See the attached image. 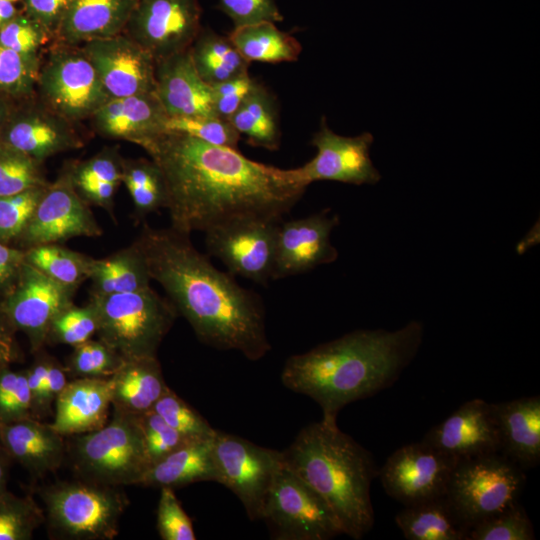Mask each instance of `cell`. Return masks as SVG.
Here are the masks:
<instances>
[{
    "instance_id": "33",
    "label": "cell",
    "mask_w": 540,
    "mask_h": 540,
    "mask_svg": "<svg viewBox=\"0 0 540 540\" xmlns=\"http://www.w3.org/2000/svg\"><path fill=\"white\" fill-rule=\"evenodd\" d=\"M229 121L240 135L247 137L250 145L271 151L279 148L277 103L261 83H255Z\"/></svg>"
},
{
    "instance_id": "2",
    "label": "cell",
    "mask_w": 540,
    "mask_h": 540,
    "mask_svg": "<svg viewBox=\"0 0 540 540\" xmlns=\"http://www.w3.org/2000/svg\"><path fill=\"white\" fill-rule=\"evenodd\" d=\"M189 236L145 224L133 244L151 280L161 285L201 342L239 351L251 361L263 358L271 345L261 298L241 287L229 272L218 270Z\"/></svg>"
},
{
    "instance_id": "43",
    "label": "cell",
    "mask_w": 540,
    "mask_h": 540,
    "mask_svg": "<svg viewBox=\"0 0 540 540\" xmlns=\"http://www.w3.org/2000/svg\"><path fill=\"white\" fill-rule=\"evenodd\" d=\"M97 315L88 301L85 306L74 303L60 312L50 325L46 343L72 347L91 339L97 332Z\"/></svg>"
},
{
    "instance_id": "35",
    "label": "cell",
    "mask_w": 540,
    "mask_h": 540,
    "mask_svg": "<svg viewBox=\"0 0 540 540\" xmlns=\"http://www.w3.org/2000/svg\"><path fill=\"white\" fill-rule=\"evenodd\" d=\"M122 182L132 199L137 221L166 208L167 189L164 176L152 159H123Z\"/></svg>"
},
{
    "instance_id": "37",
    "label": "cell",
    "mask_w": 540,
    "mask_h": 540,
    "mask_svg": "<svg viewBox=\"0 0 540 540\" xmlns=\"http://www.w3.org/2000/svg\"><path fill=\"white\" fill-rule=\"evenodd\" d=\"M48 183L43 162L0 141V197Z\"/></svg>"
},
{
    "instance_id": "27",
    "label": "cell",
    "mask_w": 540,
    "mask_h": 540,
    "mask_svg": "<svg viewBox=\"0 0 540 540\" xmlns=\"http://www.w3.org/2000/svg\"><path fill=\"white\" fill-rule=\"evenodd\" d=\"M137 0H73L55 42L80 46L123 33Z\"/></svg>"
},
{
    "instance_id": "1",
    "label": "cell",
    "mask_w": 540,
    "mask_h": 540,
    "mask_svg": "<svg viewBox=\"0 0 540 540\" xmlns=\"http://www.w3.org/2000/svg\"><path fill=\"white\" fill-rule=\"evenodd\" d=\"M142 148L159 166L167 189L171 228L190 235L246 214L283 218L306 187L293 169L246 158L237 149L172 131Z\"/></svg>"
},
{
    "instance_id": "11",
    "label": "cell",
    "mask_w": 540,
    "mask_h": 540,
    "mask_svg": "<svg viewBox=\"0 0 540 540\" xmlns=\"http://www.w3.org/2000/svg\"><path fill=\"white\" fill-rule=\"evenodd\" d=\"M282 220L257 214L226 219L204 231L207 251L220 259L233 276L265 285L272 280L276 238Z\"/></svg>"
},
{
    "instance_id": "23",
    "label": "cell",
    "mask_w": 540,
    "mask_h": 540,
    "mask_svg": "<svg viewBox=\"0 0 540 540\" xmlns=\"http://www.w3.org/2000/svg\"><path fill=\"white\" fill-rule=\"evenodd\" d=\"M155 85L169 117L216 116L211 86L198 75L189 49L156 61Z\"/></svg>"
},
{
    "instance_id": "57",
    "label": "cell",
    "mask_w": 540,
    "mask_h": 540,
    "mask_svg": "<svg viewBox=\"0 0 540 540\" xmlns=\"http://www.w3.org/2000/svg\"><path fill=\"white\" fill-rule=\"evenodd\" d=\"M11 458L0 444V494L7 491Z\"/></svg>"
},
{
    "instance_id": "20",
    "label": "cell",
    "mask_w": 540,
    "mask_h": 540,
    "mask_svg": "<svg viewBox=\"0 0 540 540\" xmlns=\"http://www.w3.org/2000/svg\"><path fill=\"white\" fill-rule=\"evenodd\" d=\"M422 440L457 460L499 452L493 403L481 398L465 402Z\"/></svg>"
},
{
    "instance_id": "36",
    "label": "cell",
    "mask_w": 540,
    "mask_h": 540,
    "mask_svg": "<svg viewBox=\"0 0 540 540\" xmlns=\"http://www.w3.org/2000/svg\"><path fill=\"white\" fill-rule=\"evenodd\" d=\"M25 253L26 262L75 293L89 278L92 257L61 243L34 246L26 249Z\"/></svg>"
},
{
    "instance_id": "59",
    "label": "cell",
    "mask_w": 540,
    "mask_h": 540,
    "mask_svg": "<svg viewBox=\"0 0 540 540\" xmlns=\"http://www.w3.org/2000/svg\"><path fill=\"white\" fill-rule=\"evenodd\" d=\"M5 95L0 94V133L9 118V112H8V106L7 103L4 100Z\"/></svg>"
},
{
    "instance_id": "55",
    "label": "cell",
    "mask_w": 540,
    "mask_h": 540,
    "mask_svg": "<svg viewBox=\"0 0 540 540\" xmlns=\"http://www.w3.org/2000/svg\"><path fill=\"white\" fill-rule=\"evenodd\" d=\"M25 250L9 247L0 240V291L5 295L26 262Z\"/></svg>"
},
{
    "instance_id": "24",
    "label": "cell",
    "mask_w": 540,
    "mask_h": 540,
    "mask_svg": "<svg viewBox=\"0 0 540 540\" xmlns=\"http://www.w3.org/2000/svg\"><path fill=\"white\" fill-rule=\"evenodd\" d=\"M111 406L109 378H74L55 402L51 426L61 435H80L107 423Z\"/></svg>"
},
{
    "instance_id": "29",
    "label": "cell",
    "mask_w": 540,
    "mask_h": 540,
    "mask_svg": "<svg viewBox=\"0 0 540 540\" xmlns=\"http://www.w3.org/2000/svg\"><path fill=\"white\" fill-rule=\"evenodd\" d=\"M213 438L193 440L151 465L138 485L181 488L202 481L217 482Z\"/></svg>"
},
{
    "instance_id": "44",
    "label": "cell",
    "mask_w": 540,
    "mask_h": 540,
    "mask_svg": "<svg viewBox=\"0 0 540 540\" xmlns=\"http://www.w3.org/2000/svg\"><path fill=\"white\" fill-rule=\"evenodd\" d=\"M166 130L183 133L206 143L237 149L240 134L229 120L217 116L169 117Z\"/></svg>"
},
{
    "instance_id": "32",
    "label": "cell",
    "mask_w": 540,
    "mask_h": 540,
    "mask_svg": "<svg viewBox=\"0 0 540 540\" xmlns=\"http://www.w3.org/2000/svg\"><path fill=\"white\" fill-rule=\"evenodd\" d=\"M189 52L198 75L211 87L248 74L250 62L229 37L210 29H200Z\"/></svg>"
},
{
    "instance_id": "16",
    "label": "cell",
    "mask_w": 540,
    "mask_h": 540,
    "mask_svg": "<svg viewBox=\"0 0 540 540\" xmlns=\"http://www.w3.org/2000/svg\"><path fill=\"white\" fill-rule=\"evenodd\" d=\"M102 228L89 204L76 191L69 166L49 183L32 217L17 238L24 250L43 244L63 243L76 237H98Z\"/></svg>"
},
{
    "instance_id": "14",
    "label": "cell",
    "mask_w": 540,
    "mask_h": 540,
    "mask_svg": "<svg viewBox=\"0 0 540 540\" xmlns=\"http://www.w3.org/2000/svg\"><path fill=\"white\" fill-rule=\"evenodd\" d=\"M456 462L421 440L394 451L377 476L391 498L412 506L444 495Z\"/></svg>"
},
{
    "instance_id": "7",
    "label": "cell",
    "mask_w": 540,
    "mask_h": 540,
    "mask_svg": "<svg viewBox=\"0 0 540 540\" xmlns=\"http://www.w3.org/2000/svg\"><path fill=\"white\" fill-rule=\"evenodd\" d=\"M71 456L82 479L118 487L139 484L150 467L137 416L116 412L101 428L78 435Z\"/></svg>"
},
{
    "instance_id": "39",
    "label": "cell",
    "mask_w": 540,
    "mask_h": 540,
    "mask_svg": "<svg viewBox=\"0 0 540 540\" xmlns=\"http://www.w3.org/2000/svg\"><path fill=\"white\" fill-rule=\"evenodd\" d=\"M124 360L101 340H88L73 347L65 366L74 378H109Z\"/></svg>"
},
{
    "instance_id": "47",
    "label": "cell",
    "mask_w": 540,
    "mask_h": 540,
    "mask_svg": "<svg viewBox=\"0 0 540 540\" xmlns=\"http://www.w3.org/2000/svg\"><path fill=\"white\" fill-rule=\"evenodd\" d=\"M150 466L193 441L168 425L155 411L137 416Z\"/></svg>"
},
{
    "instance_id": "15",
    "label": "cell",
    "mask_w": 540,
    "mask_h": 540,
    "mask_svg": "<svg viewBox=\"0 0 540 540\" xmlns=\"http://www.w3.org/2000/svg\"><path fill=\"white\" fill-rule=\"evenodd\" d=\"M200 16L198 0H137L123 33L157 61L190 48Z\"/></svg>"
},
{
    "instance_id": "49",
    "label": "cell",
    "mask_w": 540,
    "mask_h": 540,
    "mask_svg": "<svg viewBox=\"0 0 540 540\" xmlns=\"http://www.w3.org/2000/svg\"><path fill=\"white\" fill-rule=\"evenodd\" d=\"M123 159L115 149H105L93 157L70 165L74 187L86 184L109 182L120 185L122 182Z\"/></svg>"
},
{
    "instance_id": "31",
    "label": "cell",
    "mask_w": 540,
    "mask_h": 540,
    "mask_svg": "<svg viewBox=\"0 0 540 540\" xmlns=\"http://www.w3.org/2000/svg\"><path fill=\"white\" fill-rule=\"evenodd\" d=\"M88 279L90 294L97 295L134 292L150 287L151 282L145 260L133 243L107 257L92 258Z\"/></svg>"
},
{
    "instance_id": "58",
    "label": "cell",
    "mask_w": 540,
    "mask_h": 540,
    "mask_svg": "<svg viewBox=\"0 0 540 540\" xmlns=\"http://www.w3.org/2000/svg\"><path fill=\"white\" fill-rule=\"evenodd\" d=\"M17 15L18 13L13 5V2L0 0V29H2Z\"/></svg>"
},
{
    "instance_id": "30",
    "label": "cell",
    "mask_w": 540,
    "mask_h": 540,
    "mask_svg": "<svg viewBox=\"0 0 540 540\" xmlns=\"http://www.w3.org/2000/svg\"><path fill=\"white\" fill-rule=\"evenodd\" d=\"M395 523L408 540H467L469 531L445 494L404 506Z\"/></svg>"
},
{
    "instance_id": "34",
    "label": "cell",
    "mask_w": 540,
    "mask_h": 540,
    "mask_svg": "<svg viewBox=\"0 0 540 540\" xmlns=\"http://www.w3.org/2000/svg\"><path fill=\"white\" fill-rule=\"evenodd\" d=\"M229 39L249 62H293L302 51L301 44L293 36L269 21L235 27Z\"/></svg>"
},
{
    "instance_id": "48",
    "label": "cell",
    "mask_w": 540,
    "mask_h": 540,
    "mask_svg": "<svg viewBox=\"0 0 540 540\" xmlns=\"http://www.w3.org/2000/svg\"><path fill=\"white\" fill-rule=\"evenodd\" d=\"M53 37L26 14H18L0 29V44L28 57H40V51Z\"/></svg>"
},
{
    "instance_id": "51",
    "label": "cell",
    "mask_w": 540,
    "mask_h": 540,
    "mask_svg": "<svg viewBox=\"0 0 540 540\" xmlns=\"http://www.w3.org/2000/svg\"><path fill=\"white\" fill-rule=\"evenodd\" d=\"M235 27L263 21L280 22L283 16L275 0H219Z\"/></svg>"
},
{
    "instance_id": "54",
    "label": "cell",
    "mask_w": 540,
    "mask_h": 540,
    "mask_svg": "<svg viewBox=\"0 0 540 540\" xmlns=\"http://www.w3.org/2000/svg\"><path fill=\"white\" fill-rule=\"evenodd\" d=\"M73 0H24L25 14L38 22L54 40Z\"/></svg>"
},
{
    "instance_id": "38",
    "label": "cell",
    "mask_w": 540,
    "mask_h": 540,
    "mask_svg": "<svg viewBox=\"0 0 540 540\" xmlns=\"http://www.w3.org/2000/svg\"><path fill=\"white\" fill-rule=\"evenodd\" d=\"M44 521V511L31 496L0 494V540H29Z\"/></svg>"
},
{
    "instance_id": "4",
    "label": "cell",
    "mask_w": 540,
    "mask_h": 540,
    "mask_svg": "<svg viewBox=\"0 0 540 540\" xmlns=\"http://www.w3.org/2000/svg\"><path fill=\"white\" fill-rule=\"evenodd\" d=\"M281 455L284 464L325 500L343 534L360 540L372 529L370 487L378 470L372 454L337 423L321 420L305 426Z\"/></svg>"
},
{
    "instance_id": "46",
    "label": "cell",
    "mask_w": 540,
    "mask_h": 540,
    "mask_svg": "<svg viewBox=\"0 0 540 540\" xmlns=\"http://www.w3.org/2000/svg\"><path fill=\"white\" fill-rule=\"evenodd\" d=\"M31 416V394L26 370L6 367L0 371V425Z\"/></svg>"
},
{
    "instance_id": "25",
    "label": "cell",
    "mask_w": 540,
    "mask_h": 540,
    "mask_svg": "<svg viewBox=\"0 0 540 540\" xmlns=\"http://www.w3.org/2000/svg\"><path fill=\"white\" fill-rule=\"evenodd\" d=\"M499 452L523 470L540 462V397L493 403Z\"/></svg>"
},
{
    "instance_id": "42",
    "label": "cell",
    "mask_w": 540,
    "mask_h": 540,
    "mask_svg": "<svg viewBox=\"0 0 540 540\" xmlns=\"http://www.w3.org/2000/svg\"><path fill=\"white\" fill-rule=\"evenodd\" d=\"M168 425L189 440L214 437L216 429L194 408L168 388L153 409Z\"/></svg>"
},
{
    "instance_id": "13",
    "label": "cell",
    "mask_w": 540,
    "mask_h": 540,
    "mask_svg": "<svg viewBox=\"0 0 540 540\" xmlns=\"http://www.w3.org/2000/svg\"><path fill=\"white\" fill-rule=\"evenodd\" d=\"M75 292L55 282L25 262L13 285L0 302V309L15 330L23 332L31 350L46 344L56 316L73 304Z\"/></svg>"
},
{
    "instance_id": "45",
    "label": "cell",
    "mask_w": 540,
    "mask_h": 540,
    "mask_svg": "<svg viewBox=\"0 0 540 540\" xmlns=\"http://www.w3.org/2000/svg\"><path fill=\"white\" fill-rule=\"evenodd\" d=\"M48 184L0 197L1 241L7 243L20 236L32 217Z\"/></svg>"
},
{
    "instance_id": "12",
    "label": "cell",
    "mask_w": 540,
    "mask_h": 540,
    "mask_svg": "<svg viewBox=\"0 0 540 540\" xmlns=\"http://www.w3.org/2000/svg\"><path fill=\"white\" fill-rule=\"evenodd\" d=\"M213 456L217 482L239 498L250 520H260L265 499L282 464L281 452L216 430Z\"/></svg>"
},
{
    "instance_id": "50",
    "label": "cell",
    "mask_w": 540,
    "mask_h": 540,
    "mask_svg": "<svg viewBox=\"0 0 540 540\" xmlns=\"http://www.w3.org/2000/svg\"><path fill=\"white\" fill-rule=\"evenodd\" d=\"M157 531L163 540H195L192 521L177 499L174 489L160 488Z\"/></svg>"
},
{
    "instance_id": "53",
    "label": "cell",
    "mask_w": 540,
    "mask_h": 540,
    "mask_svg": "<svg viewBox=\"0 0 540 540\" xmlns=\"http://www.w3.org/2000/svg\"><path fill=\"white\" fill-rule=\"evenodd\" d=\"M65 366H62L55 358L50 357L47 374L36 401L31 407V416L42 420L51 412L58 396L65 388L67 381Z\"/></svg>"
},
{
    "instance_id": "10",
    "label": "cell",
    "mask_w": 540,
    "mask_h": 540,
    "mask_svg": "<svg viewBox=\"0 0 540 540\" xmlns=\"http://www.w3.org/2000/svg\"><path fill=\"white\" fill-rule=\"evenodd\" d=\"M276 540H329L343 534L325 500L283 460L265 499L261 518Z\"/></svg>"
},
{
    "instance_id": "40",
    "label": "cell",
    "mask_w": 540,
    "mask_h": 540,
    "mask_svg": "<svg viewBox=\"0 0 540 540\" xmlns=\"http://www.w3.org/2000/svg\"><path fill=\"white\" fill-rule=\"evenodd\" d=\"M533 539L532 522L520 503L471 526L467 535V540Z\"/></svg>"
},
{
    "instance_id": "8",
    "label": "cell",
    "mask_w": 540,
    "mask_h": 540,
    "mask_svg": "<svg viewBox=\"0 0 540 540\" xmlns=\"http://www.w3.org/2000/svg\"><path fill=\"white\" fill-rule=\"evenodd\" d=\"M524 470L500 452L458 459L445 495L468 525L519 503Z\"/></svg>"
},
{
    "instance_id": "19",
    "label": "cell",
    "mask_w": 540,
    "mask_h": 540,
    "mask_svg": "<svg viewBox=\"0 0 540 540\" xmlns=\"http://www.w3.org/2000/svg\"><path fill=\"white\" fill-rule=\"evenodd\" d=\"M339 223L328 209L304 218L281 221L276 238L272 279H282L308 272L338 257L330 241Z\"/></svg>"
},
{
    "instance_id": "26",
    "label": "cell",
    "mask_w": 540,
    "mask_h": 540,
    "mask_svg": "<svg viewBox=\"0 0 540 540\" xmlns=\"http://www.w3.org/2000/svg\"><path fill=\"white\" fill-rule=\"evenodd\" d=\"M0 444L11 460L35 476L54 472L65 456L63 435L32 417L0 425Z\"/></svg>"
},
{
    "instance_id": "52",
    "label": "cell",
    "mask_w": 540,
    "mask_h": 540,
    "mask_svg": "<svg viewBox=\"0 0 540 540\" xmlns=\"http://www.w3.org/2000/svg\"><path fill=\"white\" fill-rule=\"evenodd\" d=\"M255 83L256 81L246 74L212 86V104L215 115L229 120Z\"/></svg>"
},
{
    "instance_id": "17",
    "label": "cell",
    "mask_w": 540,
    "mask_h": 540,
    "mask_svg": "<svg viewBox=\"0 0 540 540\" xmlns=\"http://www.w3.org/2000/svg\"><path fill=\"white\" fill-rule=\"evenodd\" d=\"M373 140L369 132L354 137L338 135L322 117L320 129L310 142L317 153L309 162L293 169L297 181L306 188L324 180L354 185L377 183L381 175L370 158Z\"/></svg>"
},
{
    "instance_id": "6",
    "label": "cell",
    "mask_w": 540,
    "mask_h": 540,
    "mask_svg": "<svg viewBox=\"0 0 540 540\" xmlns=\"http://www.w3.org/2000/svg\"><path fill=\"white\" fill-rule=\"evenodd\" d=\"M82 479L62 481L43 489L45 520L51 535L71 540H111L128 506L124 492Z\"/></svg>"
},
{
    "instance_id": "56",
    "label": "cell",
    "mask_w": 540,
    "mask_h": 540,
    "mask_svg": "<svg viewBox=\"0 0 540 540\" xmlns=\"http://www.w3.org/2000/svg\"><path fill=\"white\" fill-rule=\"evenodd\" d=\"M15 329L0 309V371L18 359Z\"/></svg>"
},
{
    "instance_id": "22",
    "label": "cell",
    "mask_w": 540,
    "mask_h": 540,
    "mask_svg": "<svg viewBox=\"0 0 540 540\" xmlns=\"http://www.w3.org/2000/svg\"><path fill=\"white\" fill-rule=\"evenodd\" d=\"M168 118L155 93L109 98L90 117L99 135L141 147L167 131Z\"/></svg>"
},
{
    "instance_id": "41",
    "label": "cell",
    "mask_w": 540,
    "mask_h": 540,
    "mask_svg": "<svg viewBox=\"0 0 540 540\" xmlns=\"http://www.w3.org/2000/svg\"><path fill=\"white\" fill-rule=\"evenodd\" d=\"M40 57H28L0 44V94L29 97L36 89Z\"/></svg>"
},
{
    "instance_id": "9",
    "label": "cell",
    "mask_w": 540,
    "mask_h": 540,
    "mask_svg": "<svg viewBox=\"0 0 540 540\" xmlns=\"http://www.w3.org/2000/svg\"><path fill=\"white\" fill-rule=\"evenodd\" d=\"M54 44L40 63V102L73 123L90 118L110 97L80 46Z\"/></svg>"
},
{
    "instance_id": "28",
    "label": "cell",
    "mask_w": 540,
    "mask_h": 540,
    "mask_svg": "<svg viewBox=\"0 0 540 540\" xmlns=\"http://www.w3.org/2000/svg\"><path fill=\"white\" fill-rule=\"evenodd\" d=\"M110 381L113 412L132 416L152 410L169 388L157 357L124 361Z\"/></svg>"
},
{
    "instance_id": "3",
    "label": "cell",
    "mask_w": 540,
    "mask_h": 540,
    "mask_svg": "<svg viewBox=\"0 0 540 540\" xmlns=\"http://www.w3.org/2000/svg\"><path fill=\"white\" fill-rule=\"evenodd\" d=\"M423 337L420 322L396 331L356 330L289 357L283 385L312 398L322 421L335 424L339 411L392 386L416 355Z\"/></svg>"
},
{
    "instance_id": "5",
    "label": "cell",
    "mask_w": 540,
    "mask_h": 540,
    "mask_svg": "<svg viewBox=\"0 0 540 540\" xmlns=\"http://www.w3.org/2000/svg\"><path fill=\"white\" fill-rule=\"evenodd\" d=\"M97 315L98 339L124 361L157 357L158 348L178 313L151 286L109 295L90 294Z\"/></svg>"
},
{
    "instance_id": "60",
    "label": "cell",
    "mask_w": 540,
    "mask_h": 540,
    "mask_svg": "<svg viewBox=\"0 0 540 540\" xmlns=\"http://www.w3.org/2000/svg\"><path fill=\"white\" fill-rule=\"evenodd\" d=\"M7 1H10V2H15V1H18V0H7Z\"/></svg>"
},
{
    "instance_id": "21",
    "label": "cell",
    "mask_w": 540,
    "mask_h": 540,
    "mask_svg": "<svg viewBox=\"0 0 540 540\" xmlns=\"http://www.w3.org/2000/svg\"><path fill=\"white\" fill-rule=\"evenodd\" d=\"M0 141L40 162L83 146L73 122L51 111L41 102L38 106L8 118L1 131Z\"/></svg>"
},
{
    "instance_id": "18",
    "label": "cell",
    "mask_w": 540,
    "mask_h": 540,
    "mask_svg": "<svg viewBox=\"0 0 540 540\" xmlns=\"http://www.w3.org/2000/svg\"><path fill=\"white\" fill-rule=\"evenodd\" d=\"M110 98L155 93L156 61L124 33L80 45Z\"/></svg>"
}]
</instances>
